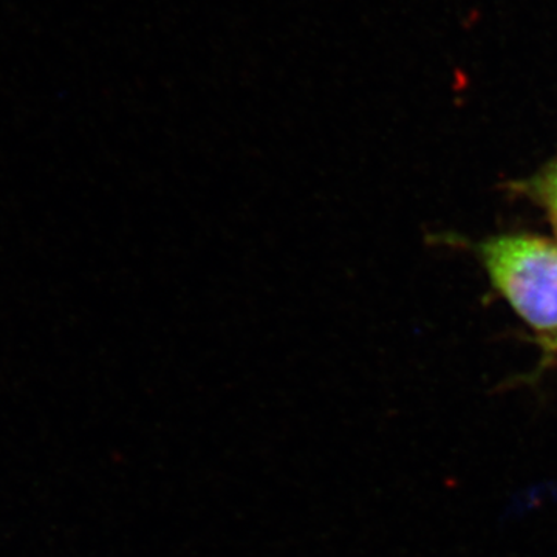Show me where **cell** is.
Returning <instances> with one entry per match:
<instances>
[{
	"label": "cell",
	"instance_id": "3957f363",
	"mask_svg": "<svg viewBox=\"0 0 557 557\" xmlns=\"http://www.w3.org/2000/svg\"><path fill=\"white\" fill-rule=\"evenodd\" d=\"M539 343H541V346L547 351L548 359H555L557 362V333L552 336H542Z\"/></svg>",
	"mask_w": 557,
	"mask_h": 557
},
{
	"label": "cell",
	"instance_id": "6da1fadb",
	"mask_svg": "<svg viewBox=\"0 0 557 557\" xmlns=\"http://www.w3.org/2000/svg\"><path fill=\"white\" fill-rule=\"evenodd\" d=\"M494 288L530 327L557 333V242L530 234L491 237L478 245Z\"/></svg>",
	"mask_w": 557,
	"mask_h": 557
},
{
	"label": "cell",
	"instance_id": "7a4b0ae2",
	"mask_svg": "<svg viewBox=\"0 0 557 557\" xmlns=\"http://www.w3.org/2000/svg\"><path fill=\"white\" fill-rule=\"evenodd\" d=\"M519 193L525 194L531 200L541 199V197H557V157L555 160L545 164L533 177L523 180L515 186Z\"/></svg>",
	"mask_w": 557,
	"mask_h": 557
}]
</instances>
